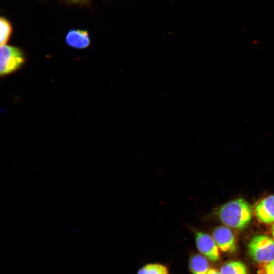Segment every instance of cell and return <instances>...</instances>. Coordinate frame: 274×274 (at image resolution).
<instances>
[{
  "label": "cell",
  "mask_w": 274,
  "mask_h": 274,
  "mask_svg": "<svg viewBox=\"0 0 274 274\" xmlns=\"http://www.w3.org/2000/svg\"><path fill=\"white\" fill-rule=\"evenodd\" d=\"M207 274H220V272L216 269L210 268Z\"/></svg>",
  "instance_id": "14"
},
{
  "label": "cell",
  "mask_w": 274,
  "mask_h": 274,
  "mask_svg": "<svg viewBox=\"0 0 274 274\" xmlns=\"http://www.w3.org/2000/svg\"><path fill=\"white\" fill-rule=\"evenodd\" d=\"M65 43L74 49H83L90 45L91 39L89 33L86 30L72 29L66 35Z\"/></svg>",
  "instance_id": "7"
},
{
  "label": "cell",
  "mask_w": 274,
  "mask_h": 274,
  "mask_svg": "<svg viewBox=\"0 0 274 274\" xmlns=\"http://www.w3.org/2000/svg\"><path fill=\"white\" fill-rule=\"evenodd\" d=\"M188 268L191 274H207L210 269L208 259L199 254H193L190 256Z\"/></svg>",
  "instance_id": "8"
},
{
  "label": "cell",
  "mask_w": 274,
  "mask_h": 274,
  "mask_svg": "<svg viewBox=\"0 0 274 274\" xmlns=\"http://www.w3.org/2000/svg\"><path fill=\"white\" fill-rule=\"evenodd\" d=\"M258 220L264 223L274 222V195H269L258 202L255 208Z\"/></svg>",
  "instance_id": "6"
},
{
  "label": "cell",
  "mask_w": 274,
  "mask_h": 274,
  "mask_svg": "<svg viewBox=\"0 0 274 274\" xmlns=\"http://www.w3.org/2000/svg\"><path fill=\"white\" fill-rule=\"evenodd\" d=\"M258 273L259 274H274V260L265 263Z\"/></svg>",
  "instance_id": "12"
},
{
  "label": "cell",
  "mask_w": 274,
  "mask_h": 274,
  "mask_svg": "<svg viewBox=\"0 0 274 274\" xmlns=\"http://www.w3.org/2000/svg\"><path fill=\"white\" fill-rule=\"evenodd\" d=\"M216 215L226 226L243 230L250 223L253 210L247 201L239 198L223 205L216 212Z\"/></svg>",
  "instance_id": "1"
},
{
  "label": "cell",
  "mask_w": 274,
  "mask_h": 274,
  "mask_svg": "<svg viewBox=\"0 0 274 274\" xmlns=\"http://www.w3.org/2000/svg\"><path fill=\"white\" fill-rule=\"evenodd\" d=\"M272 233L273 237L274 238V224L272 225Z\"/></svg>",
  "instance_id": "15"
},
{
  "label": "cell",
  "mask_w": 274,
  "mask_h": 274,
  "mask_svg": "<svg viewBox=\"0 0 274 274\" xmlns=\"http://www.w3.org/2000/svg\"><path fill=\"white\" fill-rule=\"evenodd\" d=\"M0 75L1 77L13 74L23 65L25 56L17 47L8 45L1 46Z\"/></svg>",
  "instance_id": "2"
},
{
  "label": "cell",
  "mask_w": 274,
  "mask_h": 274,
  "mask_svg": "<svg viewBox=\"0 0 274 274\" xmlns=\"http://www.w3.org/2000/svg\"><path fill=\"white\" fill-rule=\"evenodd\" d=\"M67 3L77 4L80 6L87 5L89 3V0H63Z\"/></svg>",
  "instance_id": "13"
},
{
  "label": "cell",
  "mask_w": 274,
  "mask_h": 274,
  "mask_svg": "<svg viewBox=\"0 0 274 274\" xmlns=\"http://www.w3.org/2000/svg\"><path fill=\"white\" fill-rule=\"evenodd\" d=\"M248 253L253 260L259 263L273 261L274 240L267 235H256L248 244Z\"/></svg>",
  "instance_id": "3"
},
{
  "label": "cell",
  "mask_w": 274,
  "mask_h": 274,
  "mask_svg": "<svg viewBox=\"0 0 274 274\" xmlns=\"http://www.w3.org/2000/svg\"><path fill=\"white\" fill-rule=\"evenodd\" d=\"M212 237L218 248L223 252H232L236 249L234 235L228 227L219 226L215 227L212 232Z\"/></svg>",
  "instance_id": "5"
},
{
  "label": "cell",
  "mask_w": 274,
  "mask_h": 274,
  "mask_svg": "<svg viewBox=\"0 0 274 274\" xmlns=\"http://www.w3.org/2000/svg\"><path fill=\"white\" fill-rule=\"evenodd\" d=\"M220 274H247L245 265L239 261H230L223 265Z\"/></svg>",
  "instance_id": "10"
},
{
  "label": "cell",
  "mask_w": 274,
  "mask_h": 274,
  "mask_svg": "<svg viewBox=\"0 0 274 274\" xmlns=\"http://www.w3.org/2000/svg\"><path fill=\"white\" fill-rule=\"evenodd\" d=\"M136 274H168V269L161 263H148L140 268Z\"/></svg>",
  "instance_id": "11"
},
{
  "label": "cell",
  "mask_w": 274,
  "mask_h": 274,
  "mask_svg": "<svg viewBox=\"0 0 274 274\" xmlns=\"http://www.w3.org/2000/svg\"><path fill=\"white\" fill-rule=\"evenodd\" d=\"M13 32L12 24L6 17L1 16L0 18L1 46L7 45Z\"/></svg>",
  "instance_id": "9"
},
{
  "label": "cell",
  "mask_w": 274,
  "mask_h": 274,
  "mask_svg": "<svg viewBox=\"0 0 274 274\" xmlns=\"http://www.w3.org/2000/svg\"><path fill=\"white\" fill-rule=\"evenodd\" d=\"M193 232L195 245L199 252L209 260L216 262L220 258L218 247L213 237L209 234L189 226Z\"/></svg>",
  "instance_id": "4"
}]
</instances>
